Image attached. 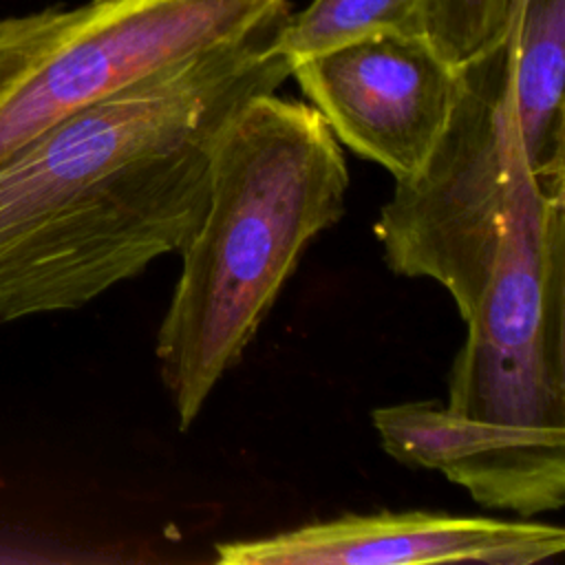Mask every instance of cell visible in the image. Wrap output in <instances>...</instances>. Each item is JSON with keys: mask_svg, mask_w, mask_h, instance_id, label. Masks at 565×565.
Instances as JSON below:
<instances>
[{"mask_svg": "<svg viewBox=\"0 0 565 565\" xmlns=\"http://www.w3.org/2000/svg\"><path fill=\"white\" fill-rule=\"evenodd\" d=\"M289 15V0H88L0 20V161L75 110Z\"/></svg>", "mask_w": 565, "mask_h": 565, "instance_id": "5b68a950", "label": "cell"}, {"mask_svg": "<svg viewBox=\"0 0 565 565\" xmlns=\"http://www.w3.org/2000/svg\"><path fill=\"white\" fill-rule=\"evenodd\" d=\"M285 18L75 110L0 161V324L84 307L181 249L207 207L221 128L291 73L276 49Z\"/></svg>", "mask_w": 565, "mask_h": 565, "instance_id": "6da1fadb", "label": "cell"}, {"mask_svg": "<svg viewBox=\"0 0 565 565\" xmlns=\"http://www.w3.org/2000/svg\"><path fill=\"white\" fill-rule=\"evenodd\" d=\"M530 179L505 35L457 68V95L435 148L382 205L373 232L386 265L441 285L466 322Z\"/></svg>", "mask_w": 565, "mask_h": 565, "instance_id": "277c9868", "label": "cell"}, {"mask_svg": "<svg viewBox=\"0 0 565 565\" xmlns=\"http://www.w3.org/2000/svg\"><path fill=\"white\" fill-rule=\"evenodd\" d=\"M521 2H523V0H512V18H514V13H516V9H519V7H521ZM510 22H512V20H510Z\"/></svg>", "mask_w": 565, "mask_h": 565, "instance_id": "30bf717a", "label": "cell"}, {"mask_svg": "<svg viewBox=\"0 0 565 565\" xmlns=\"http://www.w3.org/2000/svg\"><path fill=\"white\" fill-rule=\"evenodd\" d=\"M565 550L558 525L437 512L342 514L274 536L214 545L223 565H534Z\"/></svg>", "mask_w": 565, "mask_h": 565, "instance_id": "52a82bcc", "label": "cell"}, {"mask_svg": "<svg viewBox=\"0 0 565 565\" xmlns=\"http://www.w3.org/2000/svg\"><path fill=\"white\" fill-rule=\"evenodd\" d=\"M466 324L446 406L494 428L565 497V190L525 183Z\"/></svg>", "mask_w": 565, "mask_h": 565, "instance_id": "3957f363", "label": "cell"}, {"mask_svg": "<svg viewBox=\"0 0 565 565\" xmlns=\"http://www.w3.org/2000/svg\"><path fill=\"white\" fill-rule=\"evenodd\" d=\"M349 170L311 106L260 93L221 128L207 207L181 245V274L157 331V364L188 430L241 360L307 245L344 214Z\"/></svg>", "mask_w": 565, "mask_h": 565, "instance_id": "7a4b0ae2", "label": "cell"}, {"mask_svg": "<svg viewBox=\"0 0 565 565\" xmlns=\"http://www.w3.org/2000/svg\"><path fill=\"white\" fill-rule=\"evenodd\" d=\"M335 139L413 177L435 148L455 95L457 71L424 35L377 33L291 64V73Z\"/></svg>", "mask_w": 565, "mask_h": 565, "instance_id": "8992f818", "label": "cell"}, {"mask_svg": "<svg viewBox=\"0 0 565 565\" xmlns=\"http://www.w3.org/2000/svg\"><path fill=\"white\" fill-rule=\"evenodd\" d=\"M426 7L428 0H311L307 9L285 18L276 49L294 64L366 35H422Z\"/></svg>", "mask_w": 565, "mask_h": 565, "instance_id": "ba28073f", "label": "cell"}, {"mask_svg": "<svg viewBox=\"0 0 565 565\" xmlns=\"http://www.w3.org/2000/svg\"><path fill=\"white\" fill-rule=\"evenodd\" d=\"M512 20V0H428L422 35L457 71L499 44Z\"/></svg>", "mask_w": 565, "mask_h": 565, "instance_id": "9c48e42d", "label": "cell"}]
</instances>
